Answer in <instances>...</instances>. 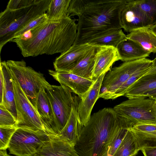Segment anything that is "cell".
<instances>
[{"label": "cell", "mask_w": 156, "mask_h": 156, "mask_svg": "<svg viewBox=\"0 0 156 156\" xmlns=\"http://www.w3.org/2000/svg\"><path fill=\"white\" fill-rule=\"evenodd\" d=\"M75 21L67 16L48 20L11 41L16 43L24 57L62 54L74 44L77 35Z\"/></svg>", "instance_id": "1"}, {"label": "cell", "mask_w": 156, "mask_h": 156, "mask_svg": "<svg viewBox=\"0 0 156 156\" xmlns=\"http://www.w3.org/2000/svg\"><path fill=\"white\" fill-rule=\"evenodd\" d=\"M126 0H88L78 16L77 35L73 44L78 45L122 28L120 16Z\"/></svg>", "instance_id": "2"}, {"label": "cell", "mask_w": 156, "mask_h": 156, "mask_svg": "<svg viewBox=\"0 0 156 156\" xmlns=\"http://www.w3.org/2000/svg\"><path fill=\"white\" fill-rule=\"evenodd\" d=\"M120 116L111 108L94 113L83 126L75 148L80 156H98Z\"/></svg>", "instance_id": "3"}, {"label": "cell", "mask_w": 156, "mask_h": 156, "mask_svg": "<svg viewBox=\"0 0 156 156\" xmlns=\"http://www.w3.org/2000/svg\"><path fill=\"white\" fill-rule=\"evenodd\" d=\"M51 0H36L24 8L9 10L0 13V51L15 34L30 21L46 13Z\"/></svg>", "instance_id": "4"}, {"label": "cell", "mask_w": 156, "mask_h": 156, "mask_svg": "<svg viewBox=\"0 0 156 156\" xmlns=\"http://www.w3.org/2000/svg\"><path fill=\"white\" fill-rule=\"evenodd\" d=\"M6 63L11 76L18 82L37 111V98L40 90L43 88L46 90L51 85L46 80L43 73L27 66L24 60H8Z\"/></svg>", "instance_id": "5"}, {"label": "cell", "mask_w": 156, "mask_h": 156, "mask_svg": "<svg viewBox=\"0 0 156 156\" xmlns=\"http://www.w3.org/2000/svg\"><path fill=\"white\" fill-rule=\"evenodd\" d=\"M46 92L51 102L54 117V135L58 134L64 127L70 115L74 101L72 91L60 84L51 85Z\"/></svg>", "instance_id": "6"}, {"label": "cell", "mask_w": 156, "mask_h": 156, "mask_svg": "<svg viewBox=\"0 0 156 156\" xmlns=\"http://www.w3.org/2000/svg\"><path fill=\"white\" fill-rule=\"evenodd\" d=\"M113 108L120 116L135 124L156 123V104L152 99L141 98L129 99Z\"/></svg>", "instance_id": "7"}, {"label": "cell", "mask_w": 156, "mask_h": 156, "mask_svg": "<svg viewBox=\"0 0 156 156\" xmlns=\"http://www.w3.org/2000/svg\"><path fill=\"white\" fill-rule=\"evenodd\" d=\"M48 134L41 130L18 128L9 144L10 154L16 156H34L49 140Z\"/></svg>", "instance_id": "8"}, {"label": "cell", "mask_w": 156, "mask_h": 156, "mask_svg": "<svg viewBox=\"0 0 156 156\" xmlns=\"http://www.w3.org/2000/svg\"><path fill=\"white\" fill-rule=\"evenodd\" d=\"M151 60L146 58L124 62L119 66L111 69L103 78L99 98L110 99L135 72Z\"/></svg>", "instance_id": "9"}, {"label": "cell", "mask_w": 156, "mask_h": 156, "mask_svg": "<svg viewBox=\"0 0 156 156\" xmlns=\"http://www.w3.org/2000/svg\"><path fill=\"white\" fill-rule=\"evenodd\" d=\"M12 78L17 115L16 126L18 128L33 131L41 130L46 133L37 111L18 82L15 79Z\"/></svg>", "instance_id": "10"}, {"label": "cell", "mask_w": 156, "mask_h": 156, "mask_svg": "<svg viewBox=\"0 0 156 156\" xmlns=\"http://www.w3.org/2000/svg\"><path fill=\"white\" fill-rule=\"evenodd\" d=\"M122 28L129 32L141 28L153 27L152 23L136 0H126L121 14Z\"/></svg>", "instance_id": "11"}, {"label": "cell", "mask_w": 156, "mask_h": 156, "mask_svg": "<svg viewBox=\"0 0 156 156\" xmlns=\"http://www.w3.org/2000/svg\"><path fill=\"white\" fill-rule=\"evenodd\" d=\"M98 46L88 43L73 44L67 51L56 58L53 62L55 70L70 72L86 53Z\"/></svg>", "instance_id": "12"}, {"label": "cell", "mask_w": 156, "mask_h": 156, "mask_svg": "<svg viewBox=\"0 0 156 156\" xmlns=\"http://www.w3.org/2000/svg\"><path fill=\"white\" fill-rule=\"evenodd\" d=\"M120 60L116 48L110 46H98L96 48L93 79L95 80L109 71L113 63Z\"/></svg>", "instance_id": "13"}, {"label": "cell", "mask_w": 156, "mask_h": 156, "mask_svg": "<svg viewBox=\"0 0 156 156\" xmlns=\"http://www.w3.org/2000/svg\"><path fill=\"white\" fill-rule=\"evenodd\" d=\"M49 74L54 79L69 88L80 98L90 88L95 80L87 79L71 72L56 71L49 69Z\"/></svg>", "instance_id": "14"}, {"label": "cell", "mask_w": 156, "mask_h": 156, "mask_svg": "<svg viewBox=\"0 0 156 156\" xmlns=\"http://www.w3.org/2000/svg\"><path fill=\"white\" fill-rule=\"evenodd\" d=\"M106 73L95 80L88 90L80 98L77 111L80 120L84 126L89 121L93 108L99 96L103 78Z\"/></svg>", "instance_id": "15"}, {"label": "cell", "mask_w": 156, "mask_h": 156, "mask_svg": "<svg viewBox=\"0 0 156 156\" xmlns=\"http://www.w3.org/2000/svg\"><path fill=\"white\" fill-rule=\"evenodd\" d=\"M74 96V101L69 117L64 127L58 135L61 139L75 147L84 126L78 112L77 108L80 99Z\"/></svg>", "instance_id": "16"}, {"label": "cell", "mask_w": 156, "mask_h": 156, "mask_svg": "<svg viewBox=\"0 0 156 156\" xmlns=\"http://www.w3.org/2000/svg\"><path fill=\"white\" fill-rule=\"evenodd\" d=\"M135 124L120 116L119 120L98 156H114L129 129Z\"/></svg>", "instance_id": "17"}, {"label": "cell", "mask_w": 156, "mask_h": 156, "mask_svg": "<svg viewBox=\"0 0 156 156\" xmlns=\"http://www.w3.org/2000/svg\"><path fill=\"white\" fill-rule=\"evenodd\" d=\"M49 139L37 154L41 156H80L75 147L56 135L48 134Z\"/></svg>", "instance_id": "18"}, {"label": "cell", "mask_w": 156, "mask_h": 156, "mask_svg": "<svg viewBox=\"0 0 156 156\" xmlns=\"http://www.w3.org/2000/svg\"><path fill=\"white\" fill-rule=\"evenodd\" d=\"M37 110L48 134H52L54 117L52 106L46 89L42 88L37 95Z\"/></svg>", "instance_id": "19"}, {"label": "cell", "mask_w": 156, "mask_h": 156, "mask_svg": "<svg viewBox=\"0 0 156 156\" xmlns=\"http://www.w3.org/2000/svg\"><path fill=\"white\" fill-rule=\"evenodd\" d=\"M3 76L4 87L2 102L5 108L16 120L17 119L15 93L12 79L8 70L6 62H0V71Z\"/></svg>", "instance_id": "20"}, {"label": "cell", "mask_w": 156, "mask_h": 156, "mask_svg": "<svg viewBox=\"0 0 156 156\" xmlns=\"http://www.w3.org/2000/svg\"><path fill=\"white\" fill-rule=\"evenodd\" d=\"M120 60L126 62L146 58L151 53L137 43L127 38L117 48Z\"/></svg>", "instance_id": "21"}, {"label": "cell", "mask_w": 156, "mask_h": 156, "mask_svg": "<svg viewBox=\"0 0 156 156\" xmlns=\"http://www.w3.org/2000/svg\"><path fill=\"white\" fill-rule=\"evenodd\" d=\"M156 88V73L145 75L127 89L125 96L129 99L140 98L144 94Z\"/></svg>", "instance_id": "22"}, {"label": "cell", "mask_w": 156, "mask_h": 156, "mask_svg": "<svg viewBox=\"0 0 156 156\" xmlns=\"http://www.w3.org/2000/svg\"><path fill=\"white\" fill-rule=\"evenodd\" d=\"M126 37L127 38L138 43L151 53H156V34L151 29H138L130 32Z\"/></svg>", "instance_id": "23"}, {"label": "cell", "mask_w": 156, "mask_h": 156, "mask_svg": "<svg viewBox=\"0 0 156 156\" xmlns=\"http://www.w3.org/2000/svg\"><path fill=\"white\" fill-rule=\"evenodd\" d=\"M97 47L86 53L70 72L87 79L93 80V74Z\"/></svg>", "instance_id": "24"}, {"label": "cell", "mask_w": 156, "mask_h": 156, "mask_svg": "<svg viewBox=\"0 0 156 156\" xmlns=\"http://www.w3.org/2000/svg\"><path fill=\"white\" fill-rule=\"evenodd\" d=\"M132 128L128 130L114 156H135L140 151Z\"/></svg>", "instance_id": "25"}, {"label": "cell", "mask_w": 156, "mask_h": 156, "mask_svg": "<svg viewBox=\"0 0 156 156\" xmlns=\"http://www.w3.org/2000/svg\"><path fill=\"white\" fill-rule=\"evenodd\" d=\"M127 38L122 30H115L93 39L88 43L96 46H107L117 48L119 44Z\"/></svg>", "instance_id": "26"}, {"label": "cell", "mask_w": 156, "mask_h": 156, "mask_svg": "<svg viewBox=\"0 0 156 156\" xmlns=\"http://www.w3.org/2000/svg\"><path fill=\"white\" fill-rule=\"evenodd\" d=\"M71 0H51L45 13L48 20H57L69 16Z\"/></svg>", "instance_id": "27"}, {"label": "cell", "mask_w": 156, "mask_h": 156, "mask_svg": "<svg viewBox=\"0 0 156 156\" xmlns=\"http://www.w3.org/2000/svg\"><path fill=\"white\" fill-rule=\"evenodd\" d=\"M153 62H150L135 72L112 94L110 99H114L125 95L128 88L137 80L146 74L152 68Z\"/></svg>", "instance_id": "28"}, {"label": "cell", "mask_w": 156, "mask_h": 156, "mask_svg": "<svg viewBox=\"0 0 156 156\" xmlns=\"http://www.w3.org/2000/svg\"><path fill=\"white\" fill-rule=\"evenodd\" d=\"M140 150L145 147H156V131L149 132H143L133 129Z\"/></svg>", "instance_id": "29"}, {"label": "cell", "mask_w": 156, "mask_h": 156, "mask_svg": "<svg viewBox=\"0 0 156 156\" xmlns=\"http://www.w3.org/2000/svg\"><path fill=\"white\" fill-rule=\"evenodd\" d=\"M136 1L142 10L151 22L153 27L156 26V0H136Z\"/></svg>", "instance_id": "30"}, {"label": "cell", "mask_w": 156, "mask_h": 156, "mask_svg": "<svg viewBox=\"0 0 156 156\" xmlns=\"http://www.w3.org/2000/svg\"><path fill=\"white\" fill-rule=\"evenodd\" d=\"M18 128L16 125L0 126V150L8 148L10 140Z\"/></svg>", "instance_id": "31"}, {"label": "cell", "mask_w": 156, "mask_h": 156, "mask_svg": "<svg viewBox=\"0 0 156 156\" xmlns=\"http://www.w3.org/2000/svg\"><path fill=\"white\" fill-rule=\"evenodd\" d=\"M48 20V19L45 13L39 16L28 23L17 32L15 34L13 39L20 37L26 32L41 24Z\"/></svg>", "instance_id": "32"}, {"label": "cell", "mask_w": 156, "mask_h": 156, "mask_svg": "<svg viewBox=\"0 0 156 156\" xmlns=\"http://www.w3.org/2000/svg\"><path fill=\"white\" fill-rule=\"evenodd\" d=\"M0 126L16 125V120L2 104H0Z\"/></svg>", "instance_id": "33"}, {"label": "cell", "mask_w": 156, "mask_h": 156, "mask_svg": "<svg viewBox=\"0 0 156 156\" xmlns=\"http://www.w3.org/2000/svg\"><path fill=\"white\" fill-rule=\"evenodd\" d=\"M88 2L87 0H71L68 9V16H78L84 9Z\"/></svg>", "instance_id": "34"}, {"label": "cell", "mask_w": 156, "mask_h": 156, "mask_svg": "<svg viewBox=\"0 0 156 156\" xmlns=\"http://www.w3.org/2000/svg\"><path fill=\"white\" fill-rule=\"evenodd\" d=\"M36 0H10L6 9L9 10L20 9L29 6L34 3Z\"/></svg>", "instance_id": "35"}, {"label": "cell", "mask_w": 156, "mask_h": 156, "mask_svg": "<svg viewBox=\"0 0 156 156\" xmlns=\"http://www.w3.org/2000/svg\"><path fill=\"white\" fill-rule=\"evenodd\" d=\"M132 128L141 132H153L156 131V123L135 124Z\"/></svg>", "instance_id": "36"}, {"label": "cell", "mask_w": 156, "mask_h": 156, "mask_svg": "<svg viewBox=\"0 0 156 156\" xmlns=\"http://www.w3.org/2000/svg\"><path fill=\"white\" fill-rule=\"evenodd\" d=\"M140 150L144 156H156V147H145Z\"/></svg>", "instance_id": "37"}, {"label": "cell", "mask_w": 156, "mask_h": 156, "mask_svg": "<svg viewBox=\"0 0 156 156\" xmlns=\"http://www.w3.org/2000/svg\"><path fill=\"white\" fill-rule=\"evenodd\" d=\"M148 98L154 101H156V88L151 90L142 94L139 98Z\"/></svg>", "instance_id": "38"}, {"label": "cell", "mask_w": 156, "mask_h": 156, "mask_svg": "<svg viewBox=\"0 0 156 156\" xmlns=\"http://www.w3.org/2000/svg\"><path fill=\"white\" fill-rule=\"evenodd\" d=\"M0 104H1L3 96L4 83L2 74L0 71Z\"/></svg>", "instance_id": "39"}, {"label": "cell", "mask_w": 156, "mask_h": 156, "mask_svg": "<svg viewBox=\"0 0 156 156\" xmlns=\"http://www.w3.org/2000/svg\"><path fill=\"white\" fill-rule=\"evenodd\" d=\"M153 61V64L152 68L145 75L156 73V57Z\"/></svg>", "instance_id": "40"}, {"label": "cell", "mask_w": 156, "mask_h": 156, "mask_svg": "<svg viewBox=\"0 0 156 156\" xmlns=\"http://www.w3.org/2000/svg\"><path fill=\"white\" fill-rule=\"evenodd\" d=\"M0 156H10L7 153L6 150H0Z\"/></svg>", "instance_id": "41"}, {"label": "cell", "mask_w": 156, "mask_h": 156, "mask_svg": "<svg viewBox=\"0 0 156 156\" xmlns=\"http://www.w3.org/2000/svg\"><path fill=\"white\" fill-rule=\"evenodd\" d=\"M151 29L156 34V26L154 27Z\"/></svg>", "instance_id": "42"}, {"label": "cell", "mask_w": 156, "mask_h": 156, "mask_svg": "<svg viewBox=\"0 0 156 156\" xmlns=\"http://www.w3.org/2000/svg\"><path fill=\"white\" fill-rule=\"evenodd\" d=\"M34 156H41L40 155H39L38 154H36L34 155Z\"/></svg>", "instance_id": "43"}, {"label": "cell", "mask_w": 156, "mask_h": 156, "mask_svg": "<svg viewBox=\"0 0 156 156\" xmlns=\"http://www.w3.org/2000/svg\"><path fill=\"white\" fill-rule=\"evenodd\" d=\"M155 101V103H156V101Z\"/></svg>", "instance_id": "44"}, {"label": "cell", "mask_w": 156, "mask_h": 156, "mask_svg": "<svg viewBox=\"0 0 156 156\" xmlns=\"http://www.w3.org/2000/svg\"></svg>", "instance_id": "45"}]
</instances>
